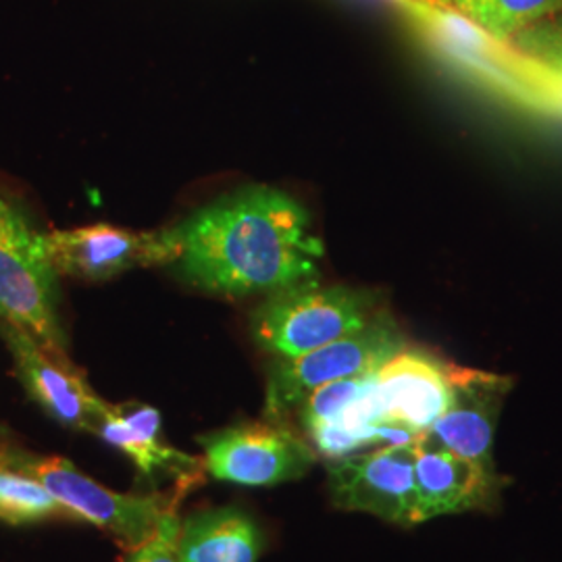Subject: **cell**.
Masks as SVG:
<instances>
[{
  "label": "cell",
  "mask_w": 562,
  "mask_h": 562,
  "mask_svg": "<svg viewBox=\"0 0 562 562\" xmlns=\"http://www.w3.org/2000/svg\"><path fill=\"white\" fill-rule=\"evenodd\" d=\"M167 229L171 273L206 294L269 296L322 276L323 241L301 202L278 188H241Z\"/></svg>",
  "instance_id": "6da1fadb"
},
{
  "label": "cell",
  "mask_w": 562,
  "mask_h": 562,
  "mask_svg": "<svg viewBox=\"0 0 562 562\" xmlns=\"http://www.w3.org/2000/svg\"><path fill=\"white\" fill-rule=\"evenodd\" d=\"M380 313L369 292L306 281L265 296L250 317V331L271 357L296 359L361 331Z\"/></svg>",
  "instance_id": "7a4b0ae2"
},
{
  "label": "cell",
  "mask_w": 562,
  "mask_h": 562,
  "mask_svg": "<svg viewBox=\"0 0 562 562\" xmlns=\"http://www.w3.org/2000/svg\"><path fill=\"white\" fill-rule=\"evenodd\" d=\"M0 457L42 483L78 522H92L132 550L150 540L169 513H178L176 494H120L63 457L36 454L15 446H0Z\"/></svg>",
  "instance_id": "3957f363"
},
{
  "label": "cell",
  "mask_w": 562,
  "mask_h": 562,
  "mask_svg": "<svg viewBox=\"0 0 562 562\" xmlns=\"http://www.w3.org/2000/svg\"><path fill=\"white\" fill-rule=\"evenodd\" d=\"M57 278L46 234L34 229L21 206L0 196V322L18 325L48 352L69 359Z\"/></svg>",
  "instance_id": "277c9868"
},
{
  "label": "cell",
  "mask_w": 562,
  "mask_h": 562,
  "mask_svg": "<svg viewBox=\"0 0 562 562\" xmlns=\"http://www.w3.org/2000/svg\"><path fill=\"white\" fill-rule=\"evenodd\" d=\"M406 348L401 327L380 313L361 331L325 344L296 359H276L265 396L262 417L290 422L294 411L313 390L325 383L375 373L383 362Z\"/></svg>",
  "instance_id": "5b68a950"
},
{
  "label": "cell",
  "mask_w": 562,
  "mask_h": 562,
  "mask_svg": "<svg viewBox=\"0 0 562 562\" xmlns=\"http://www.w3.org/2000/svg\"><path fill=\"white\" fill-rule=\"evenodd\" d=\"M206 475L248 487L296 482L317 462L313 446L290 422H244L199 438Z\"/></svg>",
  "instance_id": "8992f818"
},
{
  "label": "cell",
  "mask_w": 562,
  "mask_h": 562,
  "mask_svg": "<svg viewBox=\"0 0 562 562\" xmlns=\"http://www.w3.org/2000/svg\"><path fill=\"white\" fill-rule=\"evenodd\" d=\"M331 503L383 521L415 525V446H380L327 464Z\"/></svg>",
  "instance_id": "52a82bcc"
},
{
  "label": "cell",
  "mask_w": 562,
  "mask_h": 562,
  "mask_svg": "<svg viewBox=\"0 0 562 562\" xmlns=\"http://www.w3.org/2000/svg\"><path fill=\"white\" fill-rule=\"evenodd\" d=\"M0 338L13 357L18 378L30 398L63 427L97 436L109 402L90 387L80 369L69 359L48 352L18 325L0 322Z\"/></svg>",
  "instance_id": "ba28073f"
},
{
  "label": "cell",
  "mask_w": 562,
  "mask_h": 562,
  "mask_svg": "<svg viewBox=\"0 0 562 562\" xmlns=\"http://www.w3.org/2000/svg\"><path fill=\"white\" fill-rule=\"evenodd\" d=\"M55 269L86 281L113 280L125 271L153 265H171L176 244L169 229L132 232L115 225H86L46 234Z\"/></svg>",
  "instance_id": "9c48e42d"
},
{
  "label": "cell",
  "mask_w": 562,
  "mask_h": 562,
  "mask_svg": "<svg viewBox=\"0 0 562 562\" xmlns=\"http://www.w3.org/2000/svg\"><path fill=\"white\" fill-rule=\"evenodd\" d=\"M97 436L123 452L138 471L144 485L171 492L183 498L206 480L202 457L169 446L162 436L161 413L148 404H109Z\"/></svg>",
  "instance_id": "30bf717a"
},
{
  "label": "cell",
  "mask_w": 562,
  "mask_h": 562,
  "mask_svg": "<svg viewBox=\"0 0 562 562\" xmlns=\"http://www.w3.org/2000/svg\"><path fill=\"white\" fill-rule=\"evenodd\" d=\"M452 398L442 417L427 431L443 448L496 471L492 459L494 431L504 396L513 382L494 373L448 364Z\"/></svg>",
  "instance_id": "8fae6325"
},
{
  "label": "cell",
  "mask_w": 562,
  "mask_h": 562,
  "mask_svg": "<svg viewBox=\"0 0 562 562\" xmlns=\"http://www.w3.org/2000/svg\"><path fill=\"white\" fill-rule=\"evenodd\" d=\"M498 485L496 471L443 448L429 434L415 446V525L487 508L496 501Z\"/></svg>",
  "instance_id": "7c38bea8"
},
{
  "label": "cell",
  "mask_w": 562,
  "mask_h": 562,
  "mask_svg": "<svg viewBox=\"0 0 562 562\" xmlns=\"http://www.w3.org/2000/svg\"><path fill=\"white\" fill-rule=\"evenodd\" d=\"M448 364L408 346L383 362L375 373L383 419L404 423L427 434L452 398Z\"/></svg>",
  "instance_id": "4fadbf2b"
},
{
  "label": "cell",
  "mask_w": 562,
  "mask_h": 562,
  "mask_svg": "<svg viewBox=\"0 0 562 562\" xmlns=\"http://www.w3.org/2000/svg\"><path fill=\"white\" fill-rule=\"evenodd\" d=\"M262 548L259 522L236 506L199 510L180 522V562H257Z\"/></svg>",
  "instance_id": "5bb4252c"
},
{
  "label": "cell",
  "mask_w": 562,
  "mask_h": 562,
  "mask_svg": "<svg viewBox=\"0 0 562 562\" xmlns=\"http://www.w3.org/2000/svg\"><path fill=\"white\" fill-rule=\"evenodd\" d=\"M506 42L531 23L562 13V0H422Z\"/></svg>",
  "instance_id": "9a60e30c"
},
{
  "label": "cell",
  "mask_w": 562,
  "mask_h": 562,
  "mask_svg": "<svg viewBox=\"0 0 562 562\" xmlns=\"http://www.w3.org/2000/svg\"><path fill=\"white\" fill-rule=\"evenodd\" d=\"M0 521L20 527L76 519L42 483L0 457Z\"/></svg>",
  "instance_id": "2e32d148"
},
{
  "label": "cell",
  "mask_w": 562,
  "mask_h": 562,
  "mask_svg": "<svg viewBox=\"0 0 562 562\" xmlns=\"http://www.w3.org/2000/svg\"><path fill=\"white\" fill-rule=\"evenodd\" d=\"M506 44L562 92V13L527 25Z\"/></svg>",
  "instance_id": "e0dca14e"
},
{
  "label": "cell",
  "mask_w": 562,
  "mask_h": 562,
  "mask_svg": "<svg viewBox=\"0 0 562 562\" xmlns=\"http://www.w3.org/2000/svg\"><path fill=\"white\" fill-rule=\"evenodd\" d=\"M375 373L325 383L322 387L313 390L294 411V415L301 423L302 434L323 423L338 422L341 413L357 398H361L362 394L375 383Z\"/></svg>",
  "instance_id": "ac0fdd59"
},
{
  "label": "cell",
  "mask_w": 562,
  "mask_h": 562,
  "mask_svg": "<svg viewBox=\"0 0 562 562\" xmlns=\"http://www.w3.org/2000/svg\"><path fill=\"white\" fill-rule=\"evenodd\" d=\"M304 438L313 446L317 457H323L329 462L357 454L359 450L369 446L362 436L346 429L340 423H323L317 427H311L308 431H304Z\"/></svg>",
  "instance_id": "d6986e66"
},
{
  "label": "cell",
  "mask_w": 562,
  "mask_h": 562,
  "mask_svg": "<svg viewBox=\"0 0 562 562\" xmlns=\"http://www.w3.org/2000/svg\"><path fill=\"white\" fill-rule=\"evenodd\" d=\"M180 522L178 513H169L159 525L157 533L140 546L127 550L123 562H180L178 561Z\"/></svg>",
  "instance_id": "ffe728a7"
}]
</instances>
